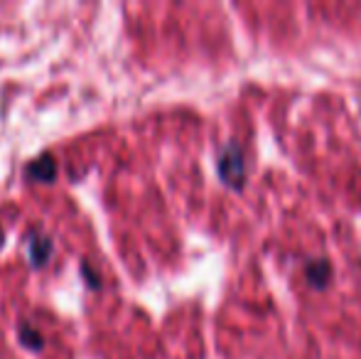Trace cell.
<instances>
[{
    "label": "cell",
    "mask_w": 361,
    "mask_h": 359,
    "mask_svg": "<svg viewBox=\"0 0 361 359\" xmlns=\"http://www.w3.org/2000/svg\"><path fill=\"white\" fill-rule=\"evenodd\" d=\"M216 170L224 185H228L231 190H243V185H246V165H243V153L236 143H228L219 153Z\"/></svg>",
    "instance_id": "1"
},
{
    "label": "cell",
    "mask_w": 361,
    "mask_h": 359,
    "mask_svg": "<svg viewBox=\"0 0 361 359\" xmlns=\"http://www.w3.org/2000/svg\"><path fill=\"white\" fill-rule=\"evenodd\" d=\"M25 175L37 182H52L54 175H57V163H54L52 155H42V158H37L25 168Z\"/></svg>",
    "instance_id": "2"
},
{
    "label": "cell",
    "mask_w": 361,
    "mask_h": 359,
    "mask_svg": "<svg viewBox=\"0 0 361 359\" xmlns=\"http://www.w3.org/2000/svg\"><path fill=\"white\" fill-rule=\"evenodd\" d=\"M27 254H30V264H32L35 269H42V266L49 261V254H52V241L42 234H32L30 236Z\"/></svg>",
    "instance_id": "3"
},
{
    "label": "cell",
    "mask_w": 361,
    "mask_h": 359,
    "mask_svg": "<svg viewBox=\"0 0 361 359\" xmlns=\"http://www.w3.org/2000/svg\"><path fill=\"white\" fill-rule=\"evenodd\" d=\"M305 276H307L310 286L322 291V288H327L329 278H332V266H329V261H324V259L312 261V264H307V269H305Z\"/></svg>",
    "instance_id": "4"
},
{
    "label": "cell",
    "mask_w": 361,
    "mask_h": 359,
    "mask_svg": "<svg viewBox=\"0 0 361 359\" xmlns=\"http://www.w3.org/2000/svg\"><path fill=\"white\" fill-rule=\"evenodd\" d=\"M18 337H20V342H23V347H27V350H32V352H39L44 347L42 335H39L35 327H30L27 322H20Z\"/></svg>",
    "instance_id": "5"
},
{
    "label": "cell",
    "mask_w": 361,
    "mask_h": 359,
    "mask_svg": "<svg viewBox=\"0 0 361 359\" xmlns=\"http://www.w3.org/2000/svg\"><path fill=\"white\" fill-rule=\"evenodd\" d=\"M3 244H5V231H3V226H0V249H3Z\"/></svg>",
    "instance_id": "6"
}]
</instances>
